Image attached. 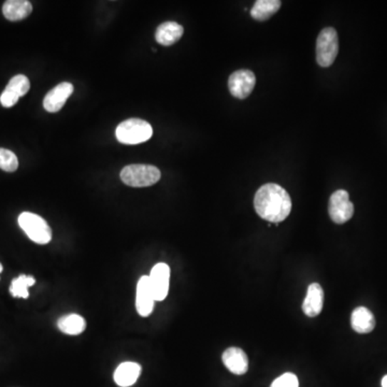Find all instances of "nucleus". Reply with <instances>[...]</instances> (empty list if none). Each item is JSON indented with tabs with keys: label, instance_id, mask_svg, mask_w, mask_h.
Listing matches in <instances>:
<instances>
[{
	"label": "nucleus",
	"instance_id": "obj_1",
	"mask_svg": "<svg viewBox=\"0 0 387 387\" xmlns=\"http://www.w3.org/2000/svg\"><path fill=\"white\" fill-rule=\"evenodd\" d=\"M254 207L262 219L270 223H281L291 213V196L279 184H265L256 192Z\"/></svg>",
	"mask_w": 387,
	"mask_h": 387
},
{
	"label": "nucleus",
	"instance_id": "obj_15",
	"mask_svg": "<svg viewBox=\"0 0 387 387\" xmlns=\"http://www.w3.org/2000/svg\"><path fill=\"white\" fill-rule=\"evenodd\" d=\"M33 12V5L29 0H8L4 4L3 14L11 22L24 20Z\"/></svg>",
	"mask_w": 387,
	"mask_h": 387
},
{
	"label": "nucleus",
	"instance_id": "obj_24",
	"mask_svg": "<svg viewBox=\"0 0 387 387\" xmlns=\"http://www.w3.org/2000/svg\"><path fill=\"white\" fill-rule=\"evenodd\" d=\"M3 272V266L0 264V272Z\"/></svg>",
	"mask_w": 387,
	"mask_h": 387
},
{
	"label": "nucleus",
	"instance_id": "obj_22",
	"mask_svg": "<svg viewBox=\"0 0 387 387\" xmlns=\"http://www.w3.org/2000/svg\"><path fill=\"white\" fill-rule=\"evenodd\" d=\"M272 387H299V382L295 374L284 373L274 381Z\"/></svg>",
	"mask_w": 387,
	"mask_h": 387
},
{
	"label": "nucleus",
	"instance_id": "obj_12",
	"mask_svg": "<svg viewBox=\"0 0 387 387\" xmlns=\"http://www.w3.org/2000/svg\"><path fill=\"white\" fill-rule=\"evenodd\" d=\"M324 304V291L319 283H313L308 287L302 310L309 317H315L321 312Z\"/></svg>",
	"mask_w": 387,
	"mask_h": 387
},
{
	"label": "nucleus",
	"instance_id": "obj_9",
	"mask_svg": "<svg viewBox=\"0 0 387 387\" xmlns=\"http://www.w3.org/2000/svg\"><path fill=\"white\" fill-rule=\"evenodd\" d=\"M149 280L155 301H162L166 299L169 291V282H170L169 266L165 263L154 266L150 274Z\"/></svg>",
	"mask_w": 387,
	"mask_h": 387
},
{
	"label": "nucleus",
	"instance_id": "obj_6",
	"mask_svg": "<svg viewBox=\"0 0 387 387\" xmlns=\"http://www.w3.org/2000/svg\"><path fill=\"white\" fill-rule=\"evenodd\" d=\"M329 217L336 224L350 221L354 215V205L351 202L349 192L344 190H336L331 196L329 205Z\"/></svg>",
	"mask_w": 387,
	"mask_h": 387
},
{
	"label": "nucleus",
	"instance_id": "obj_14",
	"mask_svg": "<svg viewBox=\"0 0 387 387\" xmlns=\"http://www.w3.org/2000/svg\"><path fill=\"white\" fill-rule=\"evenodd\" d=\"M184 29L179 23L169 22L162 23L156 29L155 39L158 43L164 46H170L177 43L182 36H183Z\"/></svg>",
	"mask_w": 387,
	"mask_h": 387
},
{
	"label": "nucleus",
	"instance_id": "obj_3",
	"mask_svg": "<svg viewBox=\"0 0 387 387\" xmlns=\"http://www.w3.org/2000/svg\"><path fill=\"white\" fill-rule=\"evenodd\" d=\"M162 177L160 169L151 165H129L120 171V180L132 187H148L158 183Z\"/></svg>",
	"mask_w": 387,
	"mask_h": 387
},
{
	"label": "nucleus",
	"instance_id": "obj_2",
	"mask_svg": "<svg viewBox=\"0 0 387 387\" xmlns=\"http://www.w3.org/2000/svg\"><path fill=\"white\" fill-rule=\"evenodd\" d=\"M115 136L123 145H139L151 139L153 128L140 118H128L116 127Z\"/></svg>",
	"mask_w": 387,
	"mask_h": 387
},
{
	"label": "nucleus",
	"instance_id": "obj_20",
	"mask_svg": "<svg viewBox=\"0 0 387 387\" xmlns=\"http://www.w3.org/2000/svg\"><path fill=\"white\" fill-rule=\"evenodd\" d=\"M36 281L33 277L22 276L18 279H14L12 281L11 287H10V293L14 297L27 298L29 296V287L35 284Z\"/></svg>",
	"mask_w": 387,
	"mask_h": 387
},
{
	"label": "nucleus",
	"instance_id": "obj_8",
	"mask_svg": "<svg viewBox=\"0 0 387 387\" xmlns=\"http://www.w3.org/2000/svg\"><path fill=\"white\" fill-rule=\"evenodd\" d=\"M31 88V82L24 75H18L12 78L7 88L0 96V103L5 108H11L18 103L21 97L25 96Z\"/></svg>",
	"mask_w": 387,
	"mask_h": 387
},
{
	"label": "nucleus",
	"instance_id": "obj_17",
	"mask_svg": "<svg viewBox=\"0 0 387 387\" xmlns=\"http://www.w3.org/2000/svg\"><path fill=\"white\" fill-rule=\"evenodd\" d=\"M351 324L356 333L369 334L376 327V319L369 309L358 306L353 311Z\"/></svg>",
	"mask_w": 387,
	"mask_h": 387
},
{
	"label": "nucleus",
	"instance_id": "obj_13",
	"mask_svg": "<svg viewBox=\"0 0 387 387\" xmlns=\"http://www.w3.org/2000/svg\"><path fill=\"white\" fill-rule=\"evenodd\" d=\"M224 365L230 372L237 376H242L249 369V358L243 350L239 348H229L223 353Z\"/></svg>",
	"mask_w": 387,
	"mask_h": 387
},
{
	"label": "nucleus",
	"instance_id": "obj_5",
	"mask_svg": "<svg viewBox=\"0 0 387 387\" xmlns=\"http://www.w3.org/2000/svg\"><path fill=\"white\" fill-rule=\"evenodd\" d=\"M19 225L31 241L38 244H48L52 240V230L46 220L31 212L21 213Z\"/></svg>",
	"mask_w": 387,
	"mask_h": 387
},
{
	"label": "nucleus",
	"instance_id": "obj_10",
	"mask_svg": "<svg viewBox=\"0 0 387 387\" xmlns=\"http://www.w3.org/2000/svg\"><path fill=\"white\" fill-rule=\"evenodd\" d=\"M73 93V84L69 83V82H63V83L58 84L44 97V109L48 112H51V113L58 112L63 107V105L66 103L67 99L71 97Z\"/></svg>",
	"mask_w": 387,
	"mask_h": 387
},
{
	"label": "nucleus",
	"instance_id": "obj_7",
	"mask_svg": "<svg viewBox=\"0 0 387 387\" xmlns=\"http://www.w3.org/2000/svg\"><path fill=\"white\" fill-rule=\"evenodd\" d=\"M256 77L249 69L234 71L228 79L230 94L237 99H245L252 94L255 88Z\"/></svg>",
	"mask_w": 387,
	"mask_h": 387
},
{
	"label": "nucleus",
	"instance_id": "obj_11",
	"mask_svg": "<svg viewBox=\"0 0 387 387\" xmlns=\"http://www.w3.org/2000/svg\"><path fill=\"white\" fill-rule=\"evenodd\" d=\"M155 298L150 284L149 277H141L137 284L136 308L140 316H149L154 309Z\"/></svg>",
	"mask_w": 387,
	"mask_h": 387
},
{
	"label": "nucleus",
	"instance_id": "obj_21",
	"mask_svg": "<svg viewBox=\"0 0 387 387\" xmlns=\"http://www.w3.org/2000/svg\"><path fill=\"white\" fill-rule=\"evenodd\" d=\"M19 168V160L14 152L0 148V169L7 172H14Z\"/></svg>",
	"mask_w": 387,
	"mask_h": 387
},
{
	"label": "nucleus",
	"instance_id": "obj_19",
	"mask_svg": "<svg viewBox=\"0 0 387 387\" xmlns=\"http://www.w3.org/2000/svg\"><path fill=\"white\" fill-rule=\"evenodd\" d=\"M57 327L61 333L66 334V335H81L86 331V321L79 314L65 315L57 321Z\"/></svg>",
	"mask_w": 387,
	"mask_h": 387
},
{
	"label": "nucleus",
	"instance_id": "obj_16",
	"mask_svg": "<svg viewBox=\"0 0 387 387\" xmlns=\"http://www.w3.org/2000/svg\"><path fill=\"white\" fill-rule=\"evenodd\" d=\"M141 373V366L137 363H120L114 372V381L120 387H129L134 385Z\"/></svg>",
	"mask_w": 387,
	"mask_h": 387
},
{
	"label": "nucleus",
	"instance_id": "obj_18",
	"mask_svg": "<svg viewBox=\"0 0 387 387\" xmlns=\"http://www.w3.org/2000/svg\"><path fill=\"white\" fill-rule=\"evenodd\" d=\"M281 5L280 0H257L249 14L254 20L264 22L274 16L280 10Z\"/></svg>",
	"mask_w": 387,
	"mask_h": 387
},
{
	"label": "nucleus",
	"instance_id": "obj_4",
	"mask_svg": "<svg viewBox=\"0 0 387 387\" xmlns=\"http://www.w3.org/2000/svg\"><path fill=\"white\" fill-rule=\"evenodd\" d=\"M339 52L337 31L333 27L321 29L316 39V61L319 66L327 68L333 65Z\"/></svg>",
	"mask_w": 387,
	"mask_h": 387
},
{
	"label": "nucleus",
	"instance_id": "obj_23",
	"mask_svg": "<svg viewBox=\"0 0 387 387\" xmlns=\"http://www.w3.org/2000/svg\"><path fill=\"white\" fill-rule=\"evenodd\" d=\"M382 387H387V376H385L382 380Z\"/></svg>",
	"mask_w": 387,
	"mask_h": 387
}]
</instances>
